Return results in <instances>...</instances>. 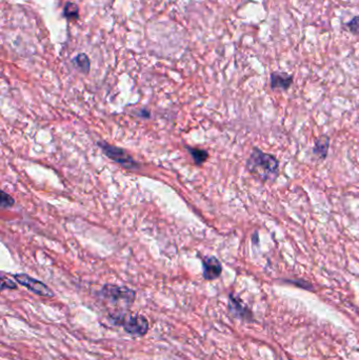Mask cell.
<instances>
[{
    "instance_id": "cell-14",
    "label": "cell",
    "mask_w": 359,
    "mask_h": 360,
    "mask_svg": "<svg viewBox=\"0 0 359 360\" xmlns=\"http://www.w3.org/2000/svg\"><path fill=\"white\" fill-rule=\"evenodd\" d=\"M16 289H17V284L14 281H12L11 279L4 277L2 275V276H1V291L16 290Z\"/></svg>"
},
{
    "instance_id": "cell-5",
    "label": "cell",
    "mask_w": 359,
    "mask_h": 360,
    "mask_svg": "<svg viewBox=\"0 0 359 360\" xmlns=\"http://www.w3.org/2000/svg\"><path fill=\"white\" fill-rule=\"evenodd\" d=\"M14 279L20 284V286L26 288L30 292L34 293L35 295L41 297L52 298L55 296L54 292L46 286V284L38 279L31 277L27 274H16L14 275Z\"/></svg>"
},
{
    "instance_id": "cell-11",
    "label": "cell",
    "mask_w": 359,
    "mask_h": 360,
    "mask_svg": "<svg viewBox=\"0 0 359 360\" xmlns=\"http://www.w3.org/2000/svg\"><path fill=\"white\" fill-rule=\"evenodd\" d=\"M186 149L188 152H190V154H191L196 166L203 165L207 160V158H209V153H207L205 150L191 148V147H186Z\"/></svg>"
},
{
    "instance_id": "cell-12",
    "label": "cell",
    "mask_w": 359,
    "mask_h": 360,
    "mask_svg": "<svg viewBox=\"0 0 359 360\" xmlns=\"http://www.w3.org/2000/svg\"><path fill=\"white\" fill-rule=\"evenodd\" d=\"M63 16L68 19H78V17H79L78 5L74 2H68L64 5Z\"/></svg>"
},
{
    "instance_id": "cell-7",
    "label": "cell",
    "mask_w": 359,
    "mask_h": 360,
    "mask_svg": "<svg viewBox=\"0 0 359 360\" xmlns=\"http://www.w3.org/2000/svg\"><path fill=\"white\" fill-rule=\"evenodd\" d=\"M229 312L234 317L243 321H253V314L251 310L243 305L242 300L239 297L235 296L234 294H230L229 296Z\"/></svg>"
},
{
    "instance_id": "cell-9",
    "label": "cell",
    "mask_w": 359,
    "mask_h": 360,
    "mask_svg": "<svg viewBox=\"0 0 359 360\" xmlns=\"http://www.w3.org/2000/svg\"><path fill=\"white\" fill-rule=\"evenodd\" d=\"M330 146V139L328 136H321L318 139H316L315 147L313 149L314 155H316L320 159H325L328 155Z\"/></svg>"
},
{
    "instance_id": "cell-16",
    "label": "cell",
    "mask_w": 359,
    "mask_h": 360,
    "mask_svg": "<svg viewBox=\"0 0 359 360\" xmlns=\"http://www.w3.org/2000/svg\"><path fill=\"white\" fill-rule=\"evenodd\" d=\"M289 282L293 283V284H296L297 287H300L302 289H312L311 284L309 282H307V281H304V280H296V281L295 280H290Z\"/></svg>"
},
{
    "instance_id": "cell-13",
    "label": "cell",
    "mask_w": 359,
    "mask_h": 360,
    "mask_svg": "<svg viewBox=\"0 0 359 360\" xmlns=\"http://www.w3.org/2000/svg\"><path fill=\"white\" fill-rule=\"evenodd\" d=\"M14 203H15L14 198L11 195H8L6 192L1 191V207L3 208L10 207L13 206Z\"/></svg>"
},
{
    "instance_id": "cell-8",
    "label": "cell",
    "mask_w": 359,
    "mask_h": 360,
    "mask_svg": "<svg viewBox=\"0 0 359 360\" xmlns=\"http://www.w3.org/2000/svg\"><path fill=\"white\" fill-rule=\"evenodd\" d=\"M293 83V77L286 73L275 72L271 74V88L272 90L287 91Z\"/></svg>"
},
{
    "instance_id": "cell-4",
    "label": "cell",
    "mask_w": 359,
    "mask_h": 360,
    "mask_svg": "<svg viewBox=\"0 0 359 360\" xmlns=\"http://www.w3.org/2000/svg\"><path fill=\"white\" fill-rule=\"evenodd\" d=\"M97 146L101 149L105 155L114 163L118 164L127 170H137L140 168V164L132 157L128 152L119 147L108 144L106 141H98Z\"/></svg>"
},
{
    "instance_id": "cell-17",
    "label": "cell",
    "mask_w": 359,
    "mask_h": 360,
    "mask_svg": "<svg viewBox=\"0 0 359 360\" xmlns=\"http://www.w3.org/2000/svg\"><path fill=\"white\" fill-rule=\"evenodd\" d=\"M137 115L139 117H141V118H150L151 112L149 110H147V109H141L139 111V113H137Z\"/></svg>"
},
{
    "instance_id": "cell-10",
    "label": "cell",
    "mask_w": 359,
    "mask_h": 360,
    "mask_svg": "<svg viewBox=\"0 0 359 360\" xmlns=\"http://www.w3.org/2000/svg\"><path fill=\"white\" fill-rule=\"evenodd\" d=\"M72 63L76 69H78L81 73L88 74L91 70V61L87 54L80 53L76 57H74Z\"/></svg>"
},
{
    "instance_id": "cell-2",
    "label": "cell",
    "mask_w": 359,
    "mask_h": 360,
    "mask_svg": "<svg viewBox=\"0 0 359 360\" xmlns=\"http://www.w3.org/2000/svg\"><path fill=\"white\" fill-rule=\"evenodd\" d=\"M111 326L122 327L127 334L133 337H144L150 330V322L146 316L129 314L128 311H113L108 315Z\"/></svg>"
},
{
    "instance_id": "cell-3",
    "label": "cell",
    "mask_w": 359,
    "mask_h": 360,
    "mask_svg": "<svg viewBox=\"0 0 359 360\" xmlns=\"http://www.w3.org/2000/svg\"><path fill=\"white\" fill-rule=\"evenodd\" d=\"M97 296L102 302L115 308L114 311H128L135 302L136 292L128 287L108 283L98 291Z\"/></svg>"
},
{
    "instance_id": "cell-6",
    "label": "cell",
    "mask_w": 359,
    "mask_h": 360,
    "mask_svg": "<svg viewBox=\"0 0 359 360\" xmlns=\"http://www.w3.org/2000/svg\"><path fill=\"white\" fill-rule=\"evenodd\" d=\"M202 276L205 280H215L222 273V264L215 256H205L201 258Z\"/></svg>"
},
{
    "instance_id": "cell-1",
    "label": "cell",
    "mask_w": 359,
    "mask_h": 360,
    "mask_svg": "<svg viewBox=\"0 0 359 360\" xmlns=\"http://www.w3.org/2000/svg\"><path fill=\"white\" fill-rule=\"evenodd\" d=\"M247 168L250 172L256 175L263 181L274 180L279 174V161L271 154L254 148L247 161Z\"/></svg>"
},
{
    "instance_id": "cell-15",
    "label": "cell",
    "mask_w": 359,
    "mask_h": 360,
    "mask_svg": "<svg viewBox=\"0 0 359 360\" xmlns=\"http://www.w3.org/2000/svg\"><path fill=\"white\" fill-rule=\"evenodd\" d=\"M347 25L349 27V30L351 31L353 34H355V35L359 34V16H356L353 19H351V20L348 22Z\"/></svg>"
}]
</instances>
